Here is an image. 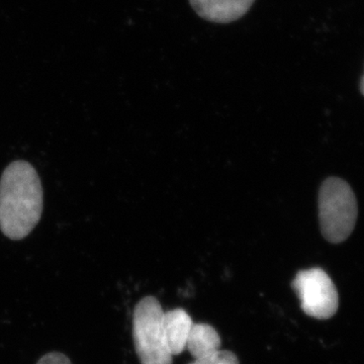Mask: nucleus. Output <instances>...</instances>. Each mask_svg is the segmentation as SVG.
I'll use <instances>...</instances> for the list:
<instances>
[{
    "label": "nucleus",
    "mask_w": 364,
    "mask_h": 364,
    "mask_svg": "<svg viewBox=\"0 0 364 364\" xmlns=\"http://www.w3.org/2000/svg\"><path fill=\"white\" fill-rule=\"evenodd\" d=\"M43 212V188L37 171L26 161L9 164L0 179V230L21 240L35 229Z\"/></svg>",
    "instance_id": "f257e3e1"
},
{
    "label": "nucleus",
    "mask_w": 364,
    "mask_h": 364,
    "mask_svg": "<svg viewBox=\"0 0 364 364\" xmlns=\"http://www.w3.org/2000/svg\"><path fill=\"white\" fill-rule=\"evenodd\" d=\"M318 219L323 236L331 243L350 236L358 219V202L347 182L337 177L324 181L318 193Z\"/></svg>",
    "instance_id": "f03ea898"
},
{
    "label": "nucleus",
    "mask_w": 364,
    "mask_h": 364,
    "mask_svg": "<svg viewBox=\"0 0 364 364\" xmlns=\"http://www.w3.org/2000/svg\"><path fill=\"white\" fill-rule=\"evenodd\" d=\"M163 315L161 305L153 296L141 299L136 306L133 338L141 364H172L173 355L163 334Z\"/></svg>",
    "instance_id": "7ed1b4c3"
},
{
    "label": "nucleus",
    "mask_w": 364,
    "mask_h": 364,
    "mask_svg": "<svg viewBox=\"0 0 364 364\" xmlns=\"http://www.w3.org/2000/svg\"><path fill=\"white\" fill-rule=\"evenodd\" d=\"M301 308L310 317L326 320L337 312L338 293L329 275L321 268L301 270L294 279Z\"/></svg>",
    "instance_id": "20e7f679"
},
{
    "label": "nucleus",
    "mask_w": 364,
    "mask_h": 364,
    "mask_svg": "<svg viewBox=\"0 0 364 364\" xmlns=\"http://www.w3.org/2000/svg\"><path fill=\"white\" fill-rule=\"evenodd\" d=\"M255 0H189L198 16L210 23H230L245 16Z\"/></svg>",
    "instance_id": "39448f33"
},
{
    "label": "nucleus",
    "mask_w": 364,
    "mask_h": 364,
    "mask_svg": "<svg viewBox=\"0 0 364 364\" xmlns=\"http://www.w3.org/2000/svg\"><path fill=\"white\" fill-rule=\"evenodd\" d=\"M193 325L191 316L182 309L164 312L162 318L163 334L172 355H178L186 350Z\"/></svg>",
    "instance_id": "423d86ee"
},
{
    "label": "nucleus",
    "mask_w": 364,
    "mask_h": 364,
    "mask_svg": "<svg viewBox=\"0 0 364 364\" xmlns=\"http://www.w3.org/2000/svg\"><path fill=\"white\" fill-rule=\"evenodd\" d=\"M221 337L213 326L193 323L189 332L186 349L193 359H200L221 350Z\"/></svg>",
    "instance_id": "0eeeda50"
},
{
    "label": "nucleus",
    "mask_w": 364,
    "mask_h": 364,
    "mask_svg": "<svg viewBox=\"0 0 364 364\" xmlns=\"http://www.w3.org/2000/svg\"><path fill=\"white\" fill-rule=\"evenodd\" d=\"M188 364H239V360L233 352L220 350L208 358L193 359Z\"/></svg>",
    "instance_id": "6e6552de"
},
{
    "label": "nucleus",
    "mask_w": 364,
    "mask_h": 364,
    "mask_svg": "<svg viewBox=\"0 0 364 364\" xmlns=\"http://www.w3.org/2000/svg\"><path fill=\"white\" fill-rule=\"evenodd\" d=\"M37 364H72L65 354L60 352H50L38 361Z\"/></svg>",
    "instance_id": "1a4fd4ad"
},
{
    "label": "nucleus",
    "mask_w": 364,
    "mask_h": 364,
    "mask_svg": "<svg viewBox=\"0 0 364 364\" xmlns=\"http://www.w3.org/2000/svg\"><path fill=\"white\" fill-rule=\"evenodd\" d=\"M360 88H361V92H363V95H364V76H363V80H361Z\"/></svg>",
    "instance_id": "9d476101"
}]
</instances>
